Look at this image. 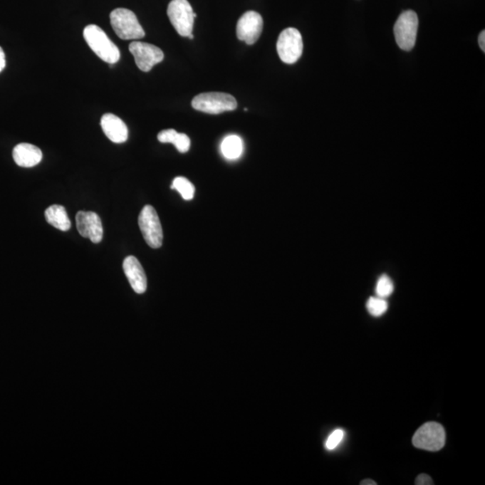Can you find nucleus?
I'll return each instance as SVG.
<instances>
[{"label":"nucleus","instance_id":"f257e3e1","mask_svg":"<svg viewBox=\"0 0 485 485\" xmlns=\"http://www.w3.org/2000/svg\"><path fill=\"white\" fill-rule=\"evenodd\" d=\"M84 38L90 49L110 65L118 63L120 58L118 47L109 39L105 31L98 26L89 25L84 29Z\"/></svg>","mask_w":485,"mask_h":485},{"label":"nucleus","instance_id":"f03ea898","mask_svg":"<svg viewBox=\"0 0 485 485\" xmlns=\"http://www.w3.org/2000/svg\"><path fill=\"white\" fill-rule=\"evenodd\" d=\"M110 21L117 36L122 40H139L145 36L135 14L126 9H116L110 14Z\"/></svg>","mask_w":485,"mask_h":485},{"label":"nucleus","instance_id":"7ed1b4c3","mask_svg":"<svg viewBox=\"0 0 485 485\" xmlns=\"http://www.w3.org/2000/svg\"><path fill=\"white\" fill-rule=\"evenodd\" d=\"M192 106L197 111L219 115L234 111L237 108V102L233 95L226 93L211 92L196 95L192 101Z\"/></svg>","mask_w":485,"mask_h":485},{"label":"nucleus","instance_id":"20e7f679","mask_svg":"<svg viewBox=\"0 0 485 485\" xmlns=\"http://www.w3.org/2000/svg\"><path fill=\"white\" fill-rule=\"evenodd\" d=\"M167 16L181 36L188 37L192 33L194 19L197 14L194 12L188 0H172L168 5Z\"/></svg>","mask_w":485,"mask_h":485},{"label":"nucleus","instance_id":"39448f33","mask_svg":"<svg viewBox=\"0 0 485 485\" xmlns=\"http://www.w3.org/2000/svg\"><path fill=\"white\" fill-rule=\"evenodd\" d=\"M419 19L417 14L412 10L402 12L395 24V41L402 50L410 51L414 49L417 38Z\"/></svg>","mask_w":485,"mask_h":485},{"label":"nucleus","instance_id":"423d86ee","mask_svg":"<svg viewBox=\"0 0 485 485\" xmlns=\"http://www.w3.org/2000/svg\"><path fill=\"white\" fill-rule=\"evenodd\" d=\"M446 443V432L442 424L431 422L425 423L415 432L412 438V444L415 448L427 450V452H439Z\"/></svg>","mask_w":485,"mask_h":485},{"label":"nucleus","instance_id":"0eeeda50","mask_svg":"<svg viewBox=\"0 0 485 485\" xmlns=\"http://www.w3.org/2000/svg\"><path fill=\"white\" fill-rule=\"evenodd\" d=\"M139 226L144 239L151 249H157L163 244V229L156 209L146 205L139 216Z\"/></svg>","mask_w":485,"mask_h":485},{"label":"nucleus","instance_id":"6e6552de","mask_svg":"<svg viewBox=\"0 0 485 485\" xmlns=\"http://www.w3.org/2000/svg\"><path fill=\"white\" fill-rule=\"evenodd\" d=\"M277 51L284 63H297L303 53V40L299 31L293 27L282 31L278 38Z\"/></svg>","mask_w":485,"mask_h":485},{"label":"nucleus","instance_id":"1a4fd4ad","mask_svg":"<svg viewBox=\"0 0 485 485\" xmlns=\"http://www.w3.org/2000/svg\"><path fill=\"white\" fill-rule=\"evenodd\" d=\"M129 50L135 58L137 68L143 72L150 71L155 65L162 63L165 58L164 53L160 48L137 41L130 44Z\"/></svg>","mask_w":485,"mask_h":485},{"label":"nucleus","instance_id":"9d476101","mask_svg":"<svg viewBox=\"0 0 485 485\" xmlns=\"http://www.w3.org/2000/svg\"><path fill=\"white\" fill-rule=\"evenodd\" d=\"M264 28L263 17L256 11H247L240 17L236 26V36L249 46L259 39Z\"/></svg>","mask_w":485,"mask_h":485},{"label":"nucleus","instance_id":"9b49d317","mask_svg":"<svg viewBox=\"0 0 485 485\" xmlns=\"http://www.w3.org/2000/svg\"><path fill=\"white\" fill-rule=\"evenodd\" d=\"M78 231L85 239H90L93 243L101 242L104 236L102 220L96 213L93 212H78L75 216Z\"/></svg>","mask_w":485,"mask_h":485},{"label":"nucleus","instance_id":"f8f14e48","mask_svg":"<svg viewBox=\"0 0 485 485\" xmlns=\"http://www.w3.org/2000/svg\"><path fill=\"white\" fill-rule=\"evenodd\" d=\"M123 271L130 286L137 294H143L147 290V281L145 271L135 256H128L123 261Z\"/></svg>","mask_w":485,"mask_h":485},{"label":"nucleus","instance_id":"ddd939ff","mask_svg":"<svg viewBox=\"0 0 485 485\" xmlns=\"http://www.w3.org/2000/svg\"><path fill=\"white\" fill-rule=\"evenodd\" d=\"M101 127L106 137L113 143H125L129 137V130L125 122L113 113H105L101 119Z\"/></svg>","mask_w":485,"mask_h":485},{"label":"nucleus","instance_id":"4468645a","mask_svg":"<svg viewBox=\"0 0 485 485\" xmlns=\"http://www.w3.org/2000/svg\"><path fill=\"white\" fill-rule=\"evenodd\" d=\"M13 158L17 166L33 167L37 166L43 160L42 150L29 143H21L13 150Z\"/></svg>","mask_w":485,"mask_h":485},{"label":"nucleus","instance_id":"2eb2a0df","mask_svg":"<svg viewBox=\"0 0 485 485\" xmlns=\"http://www.w3.org/2000/svg\"><path fill=\"white\" fill-rule=\"evenodd\" d=\"M46 219L50 225L61 231H68L71 228L66 209L61 205H51L46 211Z\"/></svg>","mask_w":485,"mask_h":485},{"label":"nucleus","instance_id":"dca6fc26","mask_svg":"<svg viewBox=\"0 0 485 485\" xmlns=\"http://www.w3.org/2000/svg\"><path fill=\"white\" fill-rule=\"evenodd\" d=\"M157 140L161 143H172L180 153H187L191 147V140L187 134L178 133L173 129L162 130L158 133Z\"/></svg>","mask_w":485,"mask_h":485},{"label":"nucleus","instance_id":"f3484780","mask_svg":"<svg viewBox=\"0 0 485 485\" xmlns=\"http://www.w3.org/2000/svg\"><path fill=\"white\" fill-rule=\"evenodd\" d=\"M221 153L226 160H236L242 156L244 151V143L239 136L230 135L223 140L220 146Z\"/></svg>","mask_w":485,"mask_h":485},{"label":"nucleus","instance_id":"a211bd4d","mask_svg":"<svg viewBox=\"0 0 485 485\" xmlns=\"http://www.w3.org/2000/svg\"><path fill=\"white\" fill-rule=\"evenodd\" d=\"M171 189L177 190L182 197L187 199V201H190V199L194 197V185L185 177H178L174 178L173 184L171 185Z\"/></svg>","mask_w":485,"mask_h":485},{"label":"nucleus","instance_id":"6ab92c4d","mask_svg":"<svg viewBox=\"0 0 485 485\" xmlns=\"http://www.w3.org/2000/svg\"><path fill=\"white\" fill-rule=\"evenodd\" d=\"M366 307L371 315L378 318V316L383 315L387 311L388 304L386 298H382L377 296V297L369 298V301H367Z\"/></svg>","mask_w":485,"mask_h":485},{"label":"nucleus","instance_id":"aec40b11","mask_svg":"<svg viewBox=\"0 0 485 485\" xmlns=\"http://www.w3.org/2000/svg\"><path fill=\"white\" fill-rule=\"evenodd\" d=\"M394 292V283L387 275H382L378 278L376 285V294L377 297L387 298Z\"/></svg>","mask_w":485,"mask_h":485},{"label":"nucleus","instance_id":"412c9836","mask_svg":"<svg viewBox=\"0 0 485 485\" xmlns=\"http://www.w3.org/2000/svg\"><path fill=\"white\" fill-rule=\"evenodd\" d=\"M345 438V432L343 429H335L331 435L328 437L325 442V448L328 450H333L337 448Z\"/></svg>","mask_w":485,"mask_h":485},{"label":"nucleus","instance_id":"4be33fe9","mask_svg":"<svg viewBox=\"0 0 485 485\" xmlns=\"http://www.w3.org/2000/svg\"><path fill=\"white\" fill-rule=\"evenodd\" d=\"M415 484L417 485H431L433 484V481L432 477H429L428 474H422L416 478Z\"/></svg>","mask_w":485,"mask_h":485},{"label":"nucleus","instance_id":"5701e85b","mask_svg":"<svg viewBox=\"0 0 485 485\" xmlns=\"http://www.w3.org/2000/svg\"><path fill=\"white\" fill-rule=\"evenodd\" d=\"M6 67V57L4 51L0 47V72L4 70Z\"/></svg>","mask_w":485,"mask_h":485},{"label":"nucleus","instance_id":"b1692460","mask_svg":"<svg viewBox=\"0 0 485 485\" xmlns=\"http://www.w3.org/2000/svg\"><path fill=\"white\" fill-rule=\"evenodd\" d=\"M478 42H479V46H480L481 50L483 51L484 53V51H485V32H484V31H483V32H481L480 33L479 39H478Z\"/></svg>","mask_w":485,"mask_h":485},{"label":"nucleus","instance_id":"393cba45","mask_svg":"<svg viewBox=\"0 0 485 485\" xmlns=\"http://www.w3.org/2000/svg\"><path fill=\"white\" fill-rule=\"evenodd\" d=\"M361 485H377L376 481L371 479L363 480L360 483Z\"/></svg>","mask_w":485,"mask_h":485},{"label":"nucleus","instance_id":"a878e982","mask_svg":"<svg viewBox=\"0 0 485 485\" xmlns=\"http://www.w3.org/2000/svg\"><path fill=\"white\" fill-rule=\"evenodd\" d=\"M188 37L190 38V39H192V40L194 39V34H192V33L190 34V36H189Z\"/></svg>","mask_w":485,"mask_h":485}]
</instances>
